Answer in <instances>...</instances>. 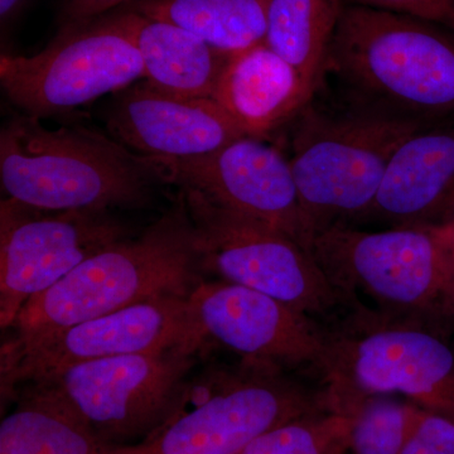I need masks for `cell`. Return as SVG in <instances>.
I'll use <instances>...</instances> for the list:
<instances>
[{
    "label": "cell",
    "instance_id": "6da1fadb",
    "mask_svg": "<svg viewBox=\"0 0 454 454\" xmlns=\"http://www.w3.org/2000/svg\"><path fill=\"white\" fill-rule=\"evenodd\" d=\"M327 74L354 106L424 124L454 116V33L428 20L343 5Z\"/></svg>",
    "mask_w": 454,
    "mask_h": 454
},
{
    "label": "cell",
    "instance_id": "7a4b0ae2",
    "mask_svg": "<svg viewBox=\"0 0 454 454\" xmlns=\"http://www.w3.org/2000/svg\"><path fill=\"white\" fill-rule=\"evenodd\" d=\"M7 199L50 211L139 208L162 184L153 160L113 137L71 122L57 129L18 113L0 131Z\"/></svg>",
    "mask_w": 454,
    "mask_h": 454
},
{
    "label": "cell",
    "instance_id": "3957f363",
    "mask_svg": "<svg viewBox=\"0 0 454 454\" xmlns=\"http://www.w3.org/2000/svg\"><path fill=\"white\" fill-rule=\"evenodd\" d=\"M200 254L186 201L177 202L137 238L90 256L20 310L13 340L46 336L154 298L188 297L199 280Z\"/></svg>",
    "mask_w": 454,
    "mask_h": 454
},
{
    "label": "cell",
    "instance_id": "277c9868",
    "mask_svg": "<svg viewBox=\"0 0 454 454\" xmlns=\"http://www.w3.org/2000/svg\"><path fill=\"white\" fill-rule=\"evenodd\" d=\"M312 254L355 309L361 294L378 304L381 321L442 334L454 324V252L443 227L334 225L315 236Z\"/></svg>",
    "mask_w": 454,
    "mask_h": 454
},
{
    "label": "cell",
    "instance_id": "5b68a950",
    "mask_svg": "<svg viewBox=\"0 0 454 454\" xmlns=\"http://www.w3.org/2000/svg\"><path fill=\"white\" fill-rule=\"evenodd\" d=\"M294 121L288 160L313 239L363 219L397 146L432 125L354 106L328 113L310 104Z\"/></svg>",
    "mask_w": 454,
    "mask_h": 454
},
{
    "label": "cell",
    "instance_id": "8992f818",
    "mask_svg": "<svg viewBox=\"0 0 454 454\" xmlns=\"http://www.w3.org/2000/svg\"><path fill=\"white\" fill-rule=\"evenodd\" d=\"M322 411L325 393L313 395L283 370L243 361L188 380L175 414L134 444V454H238L268 429Z\"/></svg>",
    "mask_w": 454,
    "mask_h": 454
},
{
    "label": "cell",
    "instance_id": "52a82bcc",
    "mask_svg": "<svg viewBox=\"0 0 454 454\" xmlns=\"http://www.w3.org/2000/svg\"><path fill=\"white\" fill-rule=\"evenodd\" d=\"M140 79L145 66L127 8L65 25L37 55L0 59V83L9 101L38 119L68 115Z\"/></svg>",
    "mask_w": 454,
    "mask_h": 454
},
{
    "label": "cell",
    "instance_id": "ba28073f",
    "mask_svg": "<svg viewBox=\"0 0 454 454\" xmlns=\"http://www.w3.org/2000/svg\"><path fill=\"white\" fill-rule=\"evenodd\" d=\"M331 340L328 411L342 414L364 397L399 393L454 422V349L444 334L360 315Z\"/></svg>",
    "mask_w": 454,
    "mask_h": 454
},
{
    "label": "cell",
    "instance_id": "9c48e42d",
    "mask_svg": "<svg viewBox=\"0 0 454 454\" xmlns=\"http://www.w3.org/2000/svg\"><path fill=\"white\" fill-rule=\"evenodd\" d=\"M184 192L202 270L276 298L303 315L349 307L313 254L279 230L221 208L196 191Z\"/></svg>",
    "mask_w": 454,
    "mask_h": 454
},
{
    "label": "cell",
    "instance_id": "30bf717a",
    "mask_svg": "<svg viewBox=\"0 0 454 454\" xmlns=\"http://www.w3.org/2000/svg\"><path fill=\"white\" fill-rule=\"evenodd\" d=\"M200 352L179 346L85 361L35 384L49 385L104 441L129 446L151 437L175 414Z\"/></svg>",
    "mask_w": 454,
    "mask_h": 454
},
{
    "label": "cell",
    "instance_id": "8fae6325",
    "mask_svg": "<svg viewBox=\"0 0 454 454\" xmlns=\"http://www.w3.org/2000/svg\"><path fill=\"white\" fill-rule=\"evenodd\" d=\"M179 346L203 348L188 297L154 298L95 317L38 339L2 346V394L47 380L66 367L127 355L160 354Z\"/></svg>",
    "mask_w": 454,
    "mask_h": 454
},
{
    "label": "cell",
    "instance_id": "7c38bea8",
    "mask_svg": "<svg viewBox=\"0 0 454 454\" xmlns=\"http://www.w3.org/2000/svg\"><path fill=\"white\" fill-rule=\"evenodd\" d=\"M130 238L110 211H50L14 200L0 205V325L13 327L33 298L90 256Z\"/></svg>",
    "mask_w": 454,
    "mask_h": 454
},
{
    "label": "cell",
    "instance_id": "4fadbf2b",
    "mask_svg": "<svg viewBox=\"0 0 454 454\" xmlns=\"http://www.w3.org/2000/svg\"><path fill=\"white\" fill-rule=\"evenodd\" d=\"M188 304L206 345L217 343L247 363L309 370L327 382L333 340L310 317L264 293L223 280L197 284Z\"/></svg>",
    "mask_w": 454,
    "mask_h": 454
},
{
    "label": "cell",
    "instance_id": "5bb4252c",
    "mask_svg": "<svg viewBox=\"0 0 454 454\" xmlns=\"http://www.w3.org/2000/svg\"><path fill=\"white\" fill-rule=\"evenodd\" d=\"M151 160L162 184L196 191L221 208L279 230L312 253L291 163L267 139L247 136L212 153Z\"/></svg>",
    "mask_w": 454,
    "mask_h": 454
},
{
    "label": "cell",
    "instance_id": "9a60e30c",
    "mask_svg": "<svg viewBox=\"0 0 454 454\" xmlns=\"http://www.w3.org/2000/svg\"><path fill=\"white\" fill-rule=\"evenodd\" d=\"M107 129L134 153L151 158L197 157L247 137L214 98L172 94L145 79L118 92Z\"/></svg>",
    "mask_w": 454,
    "mask_h": 454
},
{
    "label": "cell",
    "instance_id": "2e32d148",
    "mask_svg": "<svg viewBox=\"0 0 454 454\" xmlns=\"http://www.w3.org/2000/svg\"><path fill=\"white\" fill-rule=\"evenodd\" d=\"M360 221L387 227H444L454 221V124L415 131L394 152Z\"/></svg>",
    "mask_w": 454,
    "mask_h": 454
},
{
    "label": "cell",
    "instance_id": "e0dca14e",
    "mask_svg": "<svg viewBox=\"0 0 454 454\" xmlns=\"http://www.w3.org/2000/svg\"><path fill=\"white\" fill-rule=\"evenodd\" d=\"M212 98L247 136L268 139L313 98L297 71L262 43L230 56Z\"/></svg>",
    "mask_w": 454,
    "mask_h": 454
},
{
    "label": "cell",
    "instance_id": "ac0fdd59",
    "mask_svg": "<svg viewBox=\"0 0 454 454\" xmlns=\"http://www.w3.org/2000/svg\"><path fill=\"white\" fill-rule=\"evenodd\" d=\"M127 9L145 80L172 94L212 98L230 55L181 27Z\"/></svg>",
    "mask_w": 454,
    "mask_h": 454
},
{
    "label": "cell",
    "instance_id": "d6986e66",
    "mask_svg": "<svg viewBox=\"0 0 454 454\" xmlns=\"http://www.w3.org/2000/svg\"><path fill=\"white\" fill-rule=\"evenodd\" d=\"M0 454H134L98 437L46 384H31L0 423Z\"/></svg>",
    "mask_w": 454,
    "mask_h": 454
},
{
    "label": "cell",
    "instance_id": "ffe728a7",
    "mask_svg": "<svg viewBox=\"0 0 454 454\" xmlns=\"http://www.w3.org/2000/svg\"><path fill=\"white\" fill-rule=\"evenodd\" d=\"M269 3L270 0H137L125 8L181 27L215 50L232 56L264 43Z\"/></svg>",
    "mask_w": 454,
    "mask_h": 454
},
{
    "label": "cell",
    "instance_id": "44dd1931",
    "mask_svg": "<svg viewBox=\"0 0 454 454\" xmlns=\"http://www.w3.org/2000/svg\"><path fill=\"white\" fill-rule=\"evenodd\" d=\"M340 0H270L264 44L297 71L313 98L325 74Z\"/></svg>",
    "mask_w": 454,
    "mask_h": 454
},
{
    "label": "cell",
    "instance_id": "7402d4cb",
    "mask_svg": "<svg viewBox=\"0 0 454 454\" xmlns=\"http://www.w3.org/2000/svg\"><path fill=\"white\" fill-rule=\"evenodd\" d=\"M351 419L322 411L268 429L238 454H348Z\"/></svg>",
    "mask_w": 454,
    "mask_h": 454
},
{
    "label": "cell",
    "instance_id": "603a6c76",
    "mask_svg": "<svg viewBox=\"0 0 454 454\" xmlns=\"http://www.w3.org/2000/svg\"><path fill=\"white\" fill-rule=\"evenodd\" d=\"M418 405L387 395L358 400L343 411L351 419L349 453L400 454L413 433Z\"/></svg>",
    "mask_w": 454,
    "mask_h": 454
},
{
    "label": "cell",
    "instance_id": "cb8c5ba5",
    "mask_svg": "<svg viewBox=\"0 0 454 454\" xmlns=\"http://www.w3.org/2000/svg\"><path fill=\"white\" fill-rule=\"evenodd\" d=\"M354 4L420 18L454 33V0H351Z\"/></svg>",
    "mask_w": 454,
    "mask_h": 454
},
{
    "label": "cell",
    "instance_id": "d4e9b609",
    "mask_svg": "<svg viewBox=\"0 0 454 454\" xmlns=\"http://www.w3.org/2000/svg\"><path fill=\"white\" fill-rule=\"evenodd\" d=\"M413 435L439 452L454 454V422L418 406Z\"/></svg>",
    "mask_w": 454,
    "mask_h": 454
},
{
    "label": "cell",
    "instance_id": "484cf974",
    "mask_svg": "<svg viewBox=\"0 0 454 454\" xmlns=\"http://www.w3.org/2000/svg\"><path fill=\"white\" fill-rule=\"evenodd\" d=\"M134 2L137 0H65L62 9L65 25L94 20Z\"/></svg>",
    "mask_w": 454,
    "mask_h": 454
},
{
    "label": "cell",
    "instance_id": "4316f807",
    "mask_svg": "<svg viewBox=\"0 0 454 454\" xmlns=\"http://www.w3.org/2000/svg\"><path fill=\"white\" fill-rule=\"evenodd\" d=\"M400 454H446L443 452H439V450H435V448L428 446V444L424 443V442L420 441L417 437H414L413 433H411V437H409L408 441H406L404 448H403L402 453Z\"/></svg>",
    "mask_w": 454,
    "mask_h": 454
},
{
    "label": "cell",
    "instance_id": "83f0119b",
    "mask_svg": "<svg viewBox=\"0 0 454 454\" xmlns=\"http://www.w3.org/2000/svg\"><path fill=\"white\" fill-rule=\"evenodd\" d=\"M25 0H0V17L4 23L20 9Z\"/></svg>",
    "mask_w": 454,
    "mask_h": 454
},
{
    "label": "cell",
    "instance_id": "f1b7e54d",
    "mask_svg": "<svg viewBox=\"0 0 454 454\" xmlns=\"http://www.w3.org/2000/svg\"><path fill=\"white\" fill-rule=\"evenodd\" d=\"M443 229L444 231H446L448 239H450V243L452 245V249L454 252V221L452 223H450V225L444 226Z\"/></svg>",
    "mask_w": 454,
    "mask_h": 454
}]
</instances>
